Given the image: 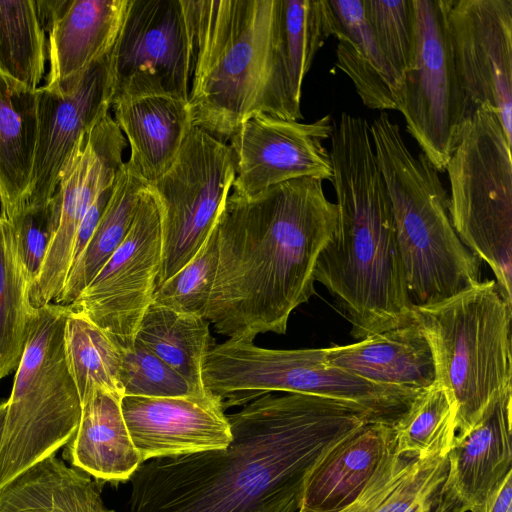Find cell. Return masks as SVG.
<instances>
[{"label":"cell","instance_id":"obj_1","mask_svg":"<svg viewBox=\"0 0 512 512\" xmlns=\"http://www.w3.org/2000/svg\"><path fill=\"white\" fill-rule=\"evenodd\" d=\"M227 417L226 448L141 463L129 512H298L315 468L371 423L356 405L298 393L265 394Z\"/></svg>","mask_w":512,"mask_h":512},{"label":"cell","instance_id":"obj_2","mask_svg":"<svg viewBox=\"0 0 512 512\" xmlns=\"http://www.w3.org/2000/svg\"><path fill=\"white\" fill-rule=\"evenodd\" d=\"M337 217L314 177L250 197L229 194L215 224L218 262L204 318L233 340L284 334L291 313L314 294L315 266Z\"/></svg>","mask_w":512,"mask_h":512},{"label":"cell","instance_id":"obj_3","mask_svg":"<svg viewBox=\"0 0 512 512\" xmlns=\"http://www.w3.org/2000/svg\"><path fill=\"white\" fill-rule=\"evenodd\" d=\"M329 150L338 210L335 231L314 270L361 340L414 321L391 202L376 161L370 125L342 112Z\"/></svg>","mask_w":512,"mask_h":512},{"label":"cell","instance_id":"obj_4","mask_svg":"<svg viewBox=\"0 0 512 512\" xmlns=\"http://www.w3.org/2000/svg\"><path fill=\"white\" fill-rule=\"evenodd\" d=\"M192 41L193 126L226 142L248 118L283 119L274 61L276 0H182Z\"/></svg>","mask_w":512,"mask_h":512},{"label":"cell","instance_id":"obj_5","mask_svg":"<svg viewBox=\"0 0 512 512\" xmlns=\"http://www.w3.org/2000/svg\"><path fill=\"white\" fill-rule=\"evenodd\" d=\"M369 125L414 307L442 302L480 282L481 261L452 225L449 195L439 172L423 153L415 156L410 151L387 112Z\"/></svg>","mask_w":512,"mask_h":512},{"label":"cell","instance_id":"obj_6","mask_svg":"<svg viewBox=\"0 0 512 512\" xmlns=\"http://www.w3.org/2000/svg\"><path fill=\"white\" fill-rule=\"evenodd\" d=\"M414 319L431 345L436 381L452 400L456 435H463L512 388V303L490 279L442 302L415 306Z\"/></svg>","mask_w":512,"mask_h":512},{"label":"cell","instance_id":"obj_7","mask_svg":"<svg viewBox=\"0 0 512 512\" xmlns=\"http://www.w3.org/2000/svg\"><path fill=\"white\" fill-rule=\"evenodd\" d=\"M68 307L35 309L16 368L0 439V489L74 437L81 402L64 351Z\"/></svg>","mask_w":512,"mask_h":512},{"label":"cell","instance_id":"obj_8","mask_svg":"<svg viewBox=\"0 0 512 512\" xmlns=\"http://www.w3.org/2000/svg\"><path fill=\"white\" fill-rule=\"evenodd\" d=\"M511 144L496 114L478 107L446 171L452 225L465 247L489 266L512 303Z\"/></svg>","mask_w":512,"mask_h":512},{"label":"cell","instance_id":"obj_9","mask_svg":"<svg viewBox=\"0 0 512 512\" xmlns=\"http://www.w3.org/2000/svg\"><path fill=\"white\" fill-rule=\"evenodd\" d=\"M226 142L193 126L172 165L146 189L157 207L161 268L157 286L181 270L212 231L235 179Z\"/></svg>","mask_w":512,"mask_h":512},{"label":"cell","instance_id":"obj_10","mask_svg":"<svg viewBox=\"0 0 512 512\" xmlns=\"http://www.w3.org/2000/svg\"><path fill=\"white\" fill-rule=\"evenodd\" d=\"M412 7L414 59L400 82L397 110L421 153L444 172L474 112L455 70L446 0H412Z\"/></svg>","mask_w":512,"mask_h":512},{"label":"cell","instance_id":"obj_11","mask_svg":"<svg viewBox=\"0 0 512 512\" xmlns=\"http://www.w3.org/2000/svg\"><path fill=\"white\" fill-rule=\"evenodd\" d=\"M109 62L112 104L149 96L188 102L192 41L182 0H129Z\"/></svg>","mask_w":512,"mask_h":512},{"label":"cell","instance_id":"obj_12","mask_svg":"<svg viewBox=\"0 0 512 512\" xmlns=\"http://www.w3.org/2000/svg\"><path fill=\"white\" fill-rule=\"evenodd\" d=\"M125 136L110 114L74 146L51 198L52 233L29 299L34 309L53 303L74 260L79 226L97 196L113 184L124 161Z\"/></svg>","mask_w":512,"mask_h":512},{"label":"cell","instance_id":"obj_13","mask_svg":"<svg viewBox=\"0 0 512 512\" xmlns=\"http://www.w3.org/2000/svg\"><path fill=\"white\" fill-rule=\"evenodd\" d=\"M161 257L159 215L145 189L126 237L68 308L87 317L121 348L130 346L152 303Z\"/></svg>","mask_w":512,"mask_h":512},{"label":"cell","instance_id":"obj_14","mask_svg":"<svg viewBox=\"0 0 512 512\" xmlns=\"http://www.w3.org/2000/svg\"><path fill=\"white\" fill-rule=\"evenodd\" d=\"M455 70L473 112L487 107L512 141V0H446Z\"/></svg>","mask_w":512,"mask_h":512},{"label":"cell","instance_id":"obj_15","mask_svg":"<svg viewBox=\"0 0 512 512\" xmlns=\"http://www.w3.org/2000/svg\"><path fill=\"white\" fill-rule=\"evenodd\" d=\"M35 93L36 141L23 210L49 203L80 137L109 114L113 98L109 54L58 89L40 86Z\"/></svg>","mask_w":512,"mask_h":512},{"label":"cell","instance_id":"obj_16","mask_svg":"<svg viewBox=\"0 0 512 512\" xmlns=\"http://www.w3.org/2000/svg\"><path fill=\"white\" fill-rule=\"evenodd\" d=\"M332 133L331 114L310 123L267 114L248 118L229 139L236 168L232 193L250 197L301 177L331 182L330 153L323 144Z\"/></svg>","mask_w":512,"mask_h":512},{"label":"cell","instance_id":"obj_17","mask_svg":"<svg viewBox=\"0 0 512 512\" xmlns=\"http://www.w3.org/2000/svg\"><path fill=\"white\" fill-rule=\"evenodd\" d=\"M123 416L141 462L224 449L232 440L222 403L211 395L124 396Z\"/></svg>","mask_w":512,"mask_h":512},{"label":"cell","instance_id":"obj_18","mask_svg":"<svg viewBox=\"0 0 512 512\" xmlns=\"http://www.w3.org/2000/svg\"><path fill=\"white\" fill-rule=\"evenodd\" d=\"M511 404L512 388L496 396L467 433L455 436L436 506L439 512H481L512 471Z\"/></svg>","mask_w":512,"mask_h":512},{"label":"cell","instance_id":"obj_19","mask_svg":"<svg viewBox=\"0 0 512 512\" xmlns=\"http://www.w3.org/2000/svg\"><path fill=\"white\" fill-rule=\"evenodd\" d=\"M47 23L48 72L53 91L109 54L129 0H41Z\"/></svg>","mask_w":512,"mask_h":512},{"label":"cell","instance_id":"obj_20","mask_svg":"<svg viewBox=\"0 0 512 512\" xmlns=\"http://www.w3.org/2000/svg\"><path fill=\"white\" fill-rule=\"evenodd\" d=\"M324 352L331 365L380 385L419 392L436 382L434 354L415 319Z\"/></svg>","mask_w":512,"mask_h":512},{"label":"cell","instance_id":"obj_21","mask_svg":"<svg viewBox=\"0 0 512 512\" xmlns=\"http://www.w3.org/2000/svg\"><path fill=\"white\" fill-rule=\"evenodd\" d=\"M332 35L327 0H276L274 61L284 120L303 118L300 104L304 78Z\"/></svg>","mask_w":512,"mask_h":512},{"label":"cell","instance_id":"obj_22","mask_svg":"<svg viewBox=\"0 0 512 512\" xmlns=\"http://www.w3.org/2000/svg\"><path fill=\"white\" fill-rule=\"evenodd\" d=\"M123 396L97 391L81 404L78 428L65 446V457L100 482L129 481L142 463L129 434L123 412Z\"/></svg>","mask_w":512,"mask_h":512},{"label":"cell","instance_id":"obj_23","mask_svg":"<svg viewBox=\"0 0 512 512\" xmlns=\"http://www.w3.org/2000/svg\"><path fill=\"white\" fill-rule=\"evenodd\" d=\"M112 108L130 146L128 161L147 182L157 179L172 165L193 127L188 102L149 96L119 101Z\"/></svg>","mask_w":512,"mask_h":512},{"label":"cell","instance_id":"obj_24","mask_svg":"<svg viewBox=\"0 0 512 512\" xmlns=\"http://www.w3.org/2000/svg\"><path fill=\"white\" fill-rule=\"evenodd\" d=\"M394 442L392 426L365 424L315 468L298 512H334L349 504L367 485Z\"/></svg>","mask_w":512,"mask_h":512},{"label":"cell","instance_id":"obj_25","mask_svg":"<svg viewBox=\"0 0 512 512\" xmlns=\"http://www.w3.org/2000/svg\"><path fill=\"white\" fill-rule=\"evenodd\" d=\"M327 1L337 40L335 66L352 81L364 106L397 110L399 84L376 43L363 0Z\"/></svg>","mask_w":512,"mask_h":512},{"label":"cell","instance_id":"obj_26","mask_svg":"<svg viewBox=\"0 0 512 512\" xmlns=\"http://www.w3.org/2000/svg\"><path fill=\"white\" fill-rule=\"evenodd\" d=\"M446 474L447 455H402L394 442L359 495L334 512H434Z\"/></svg>","mask_w":512,"mask_h":512},{"label":"cell","instance_id":"obj_27","mask_svg":"<svg viewBox=\"0 0 512 512\" xmlns=\"http://www.w3.org/2000/svg\"><path fill=\"white\" fill-rule=\"evenodd\" d=\"M102 484L53 455L0 489V512H114L104 504Z\"/></svg>","mask_w":512,"mask_h":512},{"label":"cell","instance_id":"obj_28","mask_svg":"<svg viewBox=\"0 0 512 512\" xmlns=\"http://www.w3.org/2000/svg\"><path fill=\"white\" fill-rule=\"evenodd\" d=\"M146 184L129 161L123 163L97 226L53 303L72 304L92 282L129 232Z\"/></svg>","mask_w":512,"mask_h":512},{"label":"cell","instance_id":"obj_29","mask_svg":"<svg viewBox=\"0 0 512 512\" xmlns=\"http://www.w3.org/2000/svg\"><path fill=\"white\" fill-rule=\"evenodd\" d=\"M36 141V93L10 87L0 77V199L12 220L30 183Z\"/></svg>","mask_w":512,"mask_h":512},{"label":"cell","instance_id":"obj_30","mask_svg":"<svg viewBox=\"0 0 512 512\" xmlns=\"http://www.w3.org/2000/svg\"><path fill=\"white\" fill-rule=\"evenodd\" d=\"M209 324L203 316L180 313L152 302L141 320L135 340L204 396L208 393L203 385V362L214 345Z\"/></svg>","mask_w":512,"mask_h":512},{"label":"cell","instance_id":"obj_31","mask_svg":"<svg viewBox=\"0 0 512 512\" xmlns=\"http://www.w3.org/2000/svg\"><path fill=\"white\" fill-rule=\"evenodd\" d=\"M15 227L0 202V381L18 366L35 309Z\"/></svg>","mask_w":512,"mask_h":512},{"label":"cell","instance_id":"obj_32","mask_svg":"<svg viewBox=\"0 0 512 512\" xmlns=\"http://www.w3.org/2000/svg\"><path fill=\"white\" fill-rule=\"evenodd\" d=\"M47 62V30L37 0H0V77L35 92Z\"/></svg>","mask_w":512,"mask_h":512},{"label":"cell","instance_id":"obj_33","mask_svg":"<svg viewBox=\"0 0 512 512\" xmlns=\"http://www.w3.org/2000/svg\"><path fill=\"white\" fill-rule=\"evenodd\" d=\"M63 339L67 366L81 404L97 391L122 395L119 387L122 348L110 335L68 308Z\"/></svg>","mask_w":512,"mask_h":512},{"label":"cell","instance_id":"obj_34","mask_svg":"<svg viewBox=\"0 0 512 512\" xmlns=\"http://www.w3.org/2000/svg\"><path fill=\"white\" fill-rule=\"evenodd\" d=\"M395 448L417 458L446 456L456 436L455 409L437 381L420 391L392 426Z\"/></svg>","mask_w":512,"mask_h":512},{"label":"cell","instance_id":"obj_35","mask_svg":"<svg viewBox=\"0 0 512 512\" xmlns=\"http://www.w3.org/2000/svg\"><path fill=\"white\" fill-rule=\"evenodd\" d=\"M363 4L376 43L400 85L415 52L412 0H363Z\"/></svg>","mask_w":512,"mask_h":512},{"label":"cell","instance_id":"obj_36","mask_svg":"<svg viewBox=\"0 0 512 512\" xmlns=\"http://www.w3.org/2000/svg\"><path fill=\"white\" fill-rule=\"evenodd\" d=\"M217 262V232L214 225L197 254L175 275L156 287L152 302L180 313L204 317Z\"/></svg>","mask_w":512,"mask_h":512},{"label":"cell","instance_id":"obj_37","mask_svg":"<svg viewBox=\"0 0 512 512\" xmlns=\"http://www.w3.org/2000/svg\"><path fill=\"white\" fill-rule=\"evenodd\" d=\"M119 387L123 397L203 396L180 374L136 340L130 346L122 348Z\"/></svg>","mask_w":512,"mask_h":512},{"label":"cell","instance_id":"obj_38","mask_svg":"<svg viewBox=\"0 0 512 512\" xmlns=\"http://www.w3.org/2000/svg\"><path fill=\"white\" fill-rule=\"evenodd\" d=\"M11 221L24 263L34 279L43 262L52 233L51 202L40 208L25 209Z\"/></svg>","mask_w":512,"mask_h":512},{"label":"cell","instance_id":"obj_39","mask_svg":"<svg viewBox=\"0 0 512 512\" xmlns=\"http://www.w3.org/2000/svg\"><path fill=\"white\" fill-rule=\"evenodd\" d=\"M481 512H512V471L505 476Z\"/></svg>","mask_w":512,"mask_h":512},{"label":"cell","instance_id":"obj_40","mask_svg":"<svg viewBox=\"0 0 512 512\" xmlns=\"http://www.w3.org/2000/svg\"><path fill=\"white\" fill-rule=\"evenodd\" d=\"M6 409H7V400L1 401L0 402V439H1V435H2Z\"/></svg>","mask_w":512,"mask_h":512},{"label":"cell","instance_id":"obj_41","mask_svg":"<svg viewBox=\"0 0 512 512\" xmlns=\"http://www.w3.org/2000/svg\"><path fill=\"white\" fill-rule=\"evenodd\" d=\"M434 512H439V511L435 508Z\"/></svg>","mask_w":512,"mask_h":512},{"label":"cell","instance_id":"obj_42","mask_svg":"<svg viewBox=\"0 0 512 512\" xmlns=\"http://www.w3.org/2000/svg\"><path fill=\"white\" fill-rule=\"evenodd\" d=\"M0 201H1V199H0Z\"/></svg>","mask_w":512,"mask_h":512}]
</instances>
